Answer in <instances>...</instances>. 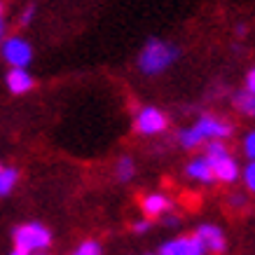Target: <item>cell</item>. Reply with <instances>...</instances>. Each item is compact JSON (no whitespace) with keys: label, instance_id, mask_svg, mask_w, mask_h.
Returning a JSON list of instances; mask_svg holds the SVG:
<instances>
[{"label":"cell","instance_id":"cell-1","mask_svg":"<svg viewBox=\"0 0 255 255\" xmlns=\"http://www.w3.org/2000/svg\"><path fill=\"white\" fill-rule=\"evenodd\" d=\"M232 133L234 124L227 117L216 115V113H201L187 129H180L176 133V140L183 150H197V147H204L206 143H213V140L227 143L232 138Z\"/></svg>","mask_w":255,"mask_h":255},{"label":"cell","instance_id":"cell-2","mask_svg":"<svg viewBox=\"0 0 255 255\" xmlns=\"http://www.w3.org/2000/svg\"><path fill=\"white\" fill-rule=\"evenodd\" d=\"M180 56V49L173 42H166L162 38H150L145 40L143 49L138 52V70L147 78H155V75H162L178 61Z\"/></svg>","mask_w":255,"mask_h":255},{"label":"cell","instance_id":"cell-3","mask_svg":"<svg viewBox=\"0 0 255 255\" xmlns=\"http://www.w3.org/2000/svg\"><path fill=\"white\" fill-rule=\"evenodd\" d=\"M201 155H204V159L209 162L211 171H213V178H216V183L232 185V183H237V180H239L241 166H239V162L234 159L232 152H230L227 143H223V140L206 143Z\"/></svg>","mask_w":255,"mask_h":255},{"label":"cell","instance_id":"cell-4","mask_svg":"<svg viewBox=\"0 0 255 255\" xmlns=\"http://www.w3.org/2000/svg\"><path fill=\"white\" fill-rule=\"evenodd\" d=\"M12 241H14V248L35 255V253H47L52 248L54 234L40 220H26V223H19L12 230Z\"/></svg>","mask_w":255,"mask_h":255},{"label":"cell","instance_id":"cell-5","mask_svg":"<svg viewBox=\"0 0 255 255\" xmlns=\"http://www.w3.org/2000/svg\"><path fill=\"white\" fill-rule=\"evenodd\" d=\"M133 131L143 138H155L169 131V115L157 106H143L133 113Z\"/></svg>","mask_w":255,"mask_h":255},{"label":"cell","instance_id":"cell-6","mask_svg":"<svg viewBox=\"0 0 255 255\" xmlns=\"http://www.w3.org/2000/svg\"><path fill=\"white\" fill-rule=\"evenodd\" d=\"M0 56L9 68H28L33 63V45L23 35H7L0 42Z\"/></svg>","mask_w":255,"mask_h":255},{"label":"cell","instance_id":"cell-7","mask_svg":"<svg viewBox=\"0 0 255 255\" xmlns=\"http://www.w3.org/2000/svg\"><path fill=\"white\" fill-rule=\"evenodd\" d=\"M194 234H197V239L204 244V248H206V253L211 255H223L225 251H227V237H225L223 227L216 223H201L197 230H194Z\"/></svg>","mask_w":255,"mask_h":255},{"label":"cell","instance_id":"cell-8","mask_svg":"<svg viewBox=\"0 0 255 255\" xmlns=\"http://www.w3.org/2000/svg\"><path fill=\"white\" fill-rule=\"evenodd\" d=\"M159 255H209L206 248L197 239V234H187V237H173V239L164 241L159 251Z\"/></svg>","mask_w":255,"mask_h":255},{"label":"cell","instance_id":"cell-9","mask_svg":"<svg viewBox=\"0 0 255 255\" xmlns=\"http://www.w3.org/2000/svg\"><path fill=\"white\" fill-rule=\"evenodd\" d=\"M140 209H143V216L145 218H164L166 213L173 211V199H171L166 192H145L143 199H140Z\"/></svg>","mask_w":255,"mask_h":255},{"label":"cell","instance_id":"cell-10","mask_svg":"<svg viewBox=\"0 0 255 255\" xmlns=\"http://www.w3.org/2000/svg\"><path fill=\"white\" fill-rule=\"evenodd\" d=\"M5 87L9 94L23 96V94H31L35 89V78L28 73V68H9L5 75Z\"/></svg>","mask_w":255,"mask_h":255},{"label":"cell","instance_id":"cell-11","mask_svg":"<svg viewBox=\"0 0 255 255\" xmlns=\"http://www.w3.org/2000/svg\"><path fill=\"white\" fill-rule=\"evenodd\" d=\"M185 176L194 183H199V185H211V183H216V178H213V171H211L209 162L204 159V155H197L192 157L185 166Z\"/></svg>","mask_w":255,"mask_h":255},{"label":"cell","instance_id":"cell-12","mask_svg":"<svg viewBox=\"0 0 255 255\" xmlns=\"http://www.w3.org/2000/svg\"><path fill=\"white\" fill-rule=\"evenodd\" d=\"M232 106L234 110L244 117H255V94L246 92V89H239V92L232 94Z\"/></svg>","mask_w":255,"mask_h":255},{"label":"cell","instance_id":"cell-13","mask_svg":"<svg viewBox=\"0 0 255 255\" xmlns=\"http://www.w3.org/2000/svg\"><path fill=\"white\" fill-rule=\"evenodd\" d=\"M19 178H21V173H19L16 166H7V164L2 166V173H0V199L14 192V187L19 185Z\"/></svg>","mask_w":255,"mask_h":255},{"label":"cell","instance_id":"cell-14","mask_svg":"<svg viewBox=\"0 0 255 255\" xmlns=\"http://www.w3.org/2000/svg\"><path fill=\"white\" fill-rule=\"evenodd\" d=\"M133 176H136V162H133V157L122 155L115 164V178L120 183H131Z\"/></svg>","mask_w":255,"mask_h":255},{"label":"cell","instance_id":"cell-15","mask_svg":"<svg viewBox=\"0 0 255 255\" xmlns=\"http://www.w3.org/2000/svg\"><path fill=\"white\" fill-rule=\"evenodd\" d=\"M70 255H103V248L96 239H82L78 246L70 251Z\"/></svg>","mask_w":255,"mask_h":255},{"label":"cell","instance_id":"cell-16","mask_svg":"<svg viewBox=\"0 0 255 255\" xmlns=\"http://www.w3.org/2000/svg\"><path fill=\"white\" fill-rule=\"evenodd\" d=\"M239 180L244 183L248 194H255V162H246L241 166V173H239Z\"/></svg>","mask_w":255,"mask_h":255},{"label":"cell","instance_id":"cell-17","mask_svg":"<svg viewBox=\"0 0 255 255\" xmlns=\"http://www.w3.org/2000/svg\"><path fill=\"white\" fill-rule=\"evenodd\" d=\"M241 150H244V157H246L248 162H255V129L241 138Z\"/></svg>","mask_w":255,"mask_h":255},{"label":"cell","instance_id":"cell-18","mask_svg":"<svg viewBox=\"0 0 255 255\" xmlns=\"http://www.w3.org/2000/svg\"><path fill=\"white\" fill-rule=\"evenodd\" d=\"M35 14H38V7H35V5H26L23 12L19 14V26H21V28H28L33 23V19H35Z\"/></svg>","mask_w":255,"mask_h":255},{"label":"cell","instance_id":"cell-19","mask_svg":"<svg viewBox=\"0 0 255 255\" xmlns=\"http://www.w3.org/2000/svg\"><path fill=\"white\" fill-rule=\"evenodd\" d=\"M150 230H152V220H150V218H145V216L136 218V220L131 223V232L133 234H147Z\"/></svg>","mask_w":255,"mask_h":255},{"label":"cell","instance_id":"cell-20","mask_svg":"<svg viewBox=\"0 0 255 255\" xmlns=\"http://www.w3.org/2000/svg\"><path fill=\"white\" fill-rule=\"evenodd\" d=\"M7 38V21H5V2L0 0V42Z\"/></svg>","mask_w":255,"mask_h":255},{"label":"cell","instance_id":"cell-21","mask_svg":"<svg viewBox=\"0 0 255 255\" xmlns=\"http://www.w3.org/2000/svg\"><path fill=\"white\" fill-rule=\"evenodd\" d=\"M244 89L251 94H255V66L246 73V78H244Z\"/></svg>","mask_w":255,"mask_h":255},{"label":"cell","instance_id":"cell-22","mask_svg":"<svg viewBox=\"0 0 255 255\" xmlns=\"http://www.w3.org/2000/svg\"><path fill=\"white\" fill-rule=\"evenodd\" d=\"M230 204H232L234 209H241V206H246V194H241V192L230 194Z\"/></svg>","mask_w":255,"mask_h":255},{"label":"cell","instance_id":"cell-23","mask_svg":"<svg viewBox=\"0 0 255 255\" xmlns=\"http://www.w3.org/2000/svg\"><path fill=\"white\" fill-rule=\"evenodd\" d=\"M162 223H164V225H169V227H176V225L180 223V220H178V216L173 213V211H171V213H166V216L162 218Z\"/></svg>","mask_w":255,"mask_h":255},{"label":"cell","instance_id":"cell-24","mask_svg":"<svg viewBox=\"0 0 255 255\" xmlns=\"http://www.w3.org/2000/svg\"><path fill=\"white\" fill-rule=\"evenodd\" d=\"M246 33H248L246 23H237V35H239V38H244V35H246Z\"/></svg>","mask_w":255,"mask_h":255},{"label":"cell","instance_id":"cell-25","mask_svg":"<svg viewBox=\"0 0 255 255\" xmlns=\"http://www.w3.org/2000/svg\"><path fill=\"white\" fill-rule=\"evenodd\" d=\"M9 255H31V253H26V251H19V248H12V251H9Z\"/></svg>","mask_w":255,"mask_h":255},{"label":"cell","instance_id":"cell-26","mask_svg":"<svg viewBox=\"0 0 255 255\" xmlns=\"http://www.w3.org/2000/svg\"><path fill=\"white\" fill-rule=\"evenodd\" d=\"M2 166H5V164H2V162H0V173H2Z\"/></svg>","mask_w":255,"mask_h":255},{"label":"cell","instance_id":"cell-27","mask_svg":"<svg viewBox=\"0 0 255 255\" xmlns=\"http://www.w3.org/2000/svg\"><path fill=\"white\" fill-rule=\"evenodd\" d=\"M143 255H159V253H143Z\"/></svg>","mask_w":255,"mask_h":255},{"label":"cell","instance_id":"cell-28","mask_svg":"<svg viewBox=\"0 0 255 255\" xmlns=\"http://www.w3.org/2000/svg\"><path fill=\"white\" fill-rule=\"evenodd\" d=\"M35 255H49V253H35Z\"/></svg>","mask_w":255,"mask_h":255}]
</instances>
